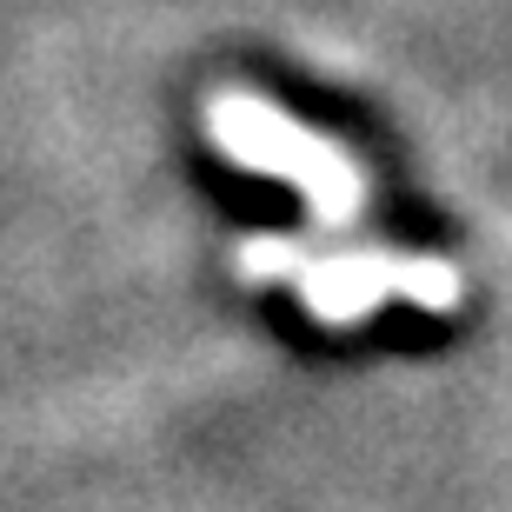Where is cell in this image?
<instances>
[{"label":"cell","mask_w":512,"mask_h":512,"mask_svg":"<svg viewBox=\"0 0 512 512\" xmlns=\"http://www.w3.org/2000/svg\"><path fill=\"white\" fill-rule=\"evenodd\" d=\"M213 140H220V153L240 160V167L280 173V180L306 187V200H313V213H320L326 227H346V220L360 213V173L346 167L326 140H313L300 120L273 114L266 100H247V94L213 100Z\"/></svg>","instance_id":"1"},{"label":"cell","mask_w":512,"mask_h":512,"mask_svg":"<svg viewBox=\"0 0 512 512\" xmlns=\"http://www.w3.org/2000/svg\"><path fill=\"white\" fill-rule=\"evenodd\" d=\"M306 306L320 313V320L333 326H353L366 320L380 300H413V306H433V313H446V306L459 300V280L453 266H433V260H386V253H340V260H320L306 266Z\"/></svg>","instance_id":"2"},{"label":"cell","mask_w":512,"mask_h":512,"mask_svg":"<svg viewBox=\"0 0 512 512\" xmlns=\"http://www.w3.org/2000/svg\"><path fill=\"white\" fill-rule=\"evenodd\" d=\"M293 247L286 240H247V253H240V273L247 280H273V273H293Z\"/></svg>","instance_id":"3"}]
</instances>
